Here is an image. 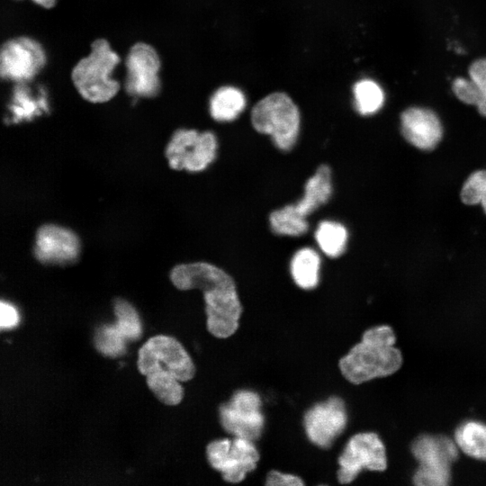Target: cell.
Segmentation results:
<instances>
[{
	"label": "cell",
	"mask_w": 486,
	"mask_h": 486,
	"mask_svg": "<svg viewBox=\"0 0 486 486\" xmlns=\"http://www.w3.org/2000/svg\"><path fill=\"white\" fill-rule=\"evenodd\" d=\"M47 61L42 46L29 37L5 41L0 52V74L3 79L16 83L32 81Z\"/></svg>",
	"instance_id": "cell-11"
},
{
	"label": "cell",
	"mask_w": 486,
	"mask_h": 486,
	"mask_svg": "<svg viewBox=\"0 0 486 486\" xmlns=\"http://www.w3.org/2000/svg\"><path fill=\"white\" fill-rule=\"evenodd\" d=\"M117 328L126 340L135 341L142 335V324L135 308L123 299L114 301Z\"/></svg>",
	"instance_id": "cell-25"
},
{
	"label": "cell",
	"mask_w": 486,
	"mask_h": 486,
	"mask_svg": "<svg viewBox=\"0 0 486 486\" xmlns=\"http://www.w3.org/2000/svg\"><path fill=\"white\" fill-rule=\"evenodd\" d=\"M395 343L396 336L390 326L368 328L362 340L340 358L342 375L351 383L360 384L394 374L402 364V355Z\"/></svg>",
	"instance_id": "cell-2"
},
{
	"label": "cell",
	"mask_w": 486,
	"mask_h": 486,
	"mask_svg": "<svg viewBox=\"0 0 486 486\" xmlns=\"http://www.w3.org/2000/svg\"><path fill=\"white\" fill-rule=\"evenodd\" d=\"M454 440L445 435L421 434L410 445L418 466L412 476L418 486H446L451 481V466L459 456Z\"/></svg>",
	"instance_id": "cell-4"
},
{
	"label": "cell",
	"mask_w": 486,
	"mask_h": 486,
	"mask_svg": "<svg viewBox=\"0 0 486 486\" xmlns=\"http://www.w3.org/2000/svg\"><path fill=\"white\" fill-rule=\"evenodd\" d=\"M79 250V239L70 230L46 224L37 231L34 255L42 264H71L78 257Z\"/></svg>",
	"instance_id": "cell-14"
},
{
	"label": "cell",
	"mask_w": 486,
	"mask_h": 486,
	"mask_svg": "<svg viewBox=\"0 0 486 486\" xmlns=\"http://www.w3.org/2000/svg\"><path fill=\"white\" fill-rule=\"evenodd\" d=\"M315 238L323 253L328 256H339L346 249L347 230L337 221L323 220L317 228Z\"/></svg>",
	"instance_id": "cell-22"
},
{
	"label": "cell",
	"mask_w": 486,
	"mask_h": 486,
	"mask_svg": "<svg viewBox=\"0 0 486 486\" xmlns=\"http://www.w3.org/2000/svg\"><path fill=\"white\" fill-rule=\"evenodd\" d=\"M469 78L477 86L481 100L477 105L479 112L486 116V58L472 62L469 68Z\"/></svg>",
	"instance_id": "cell-28"
},
{
	"label": "cell",
	"mask_w": 486,
	"mask_h": 486,
	"mask_svg": "<svg viewBox=\"0 0 486 486\" xmlns=\"http://www.w3.org/2000/svg\"><path fill=\"white\" fill-rule=\"evenodd\" d=\"M126 338L116 325H104L95 333L94 346L104 356L117 357L125 353Z\"/></svg>",
	"instance_id": "cell-26"
},
{
	"label": "cell",
	"mask_w": 486,
	"mask_h": 486,
	"mask_svg": "<svg viewBox=\"0 0 486 486\" xmlns=\"http://www.w3.org/2000/svg\"><path fill=\"white\" fill-rule=\"evenodd\" d=\"M338 481L352 482L363 469L382 472L387 467L385 446L374 432L354 435L338 457Z\"/></svg>",
	"instance_id": "cell-10"
},
{
	"label": "cell",
	"mask_w": 486,
	"mask_h": 486,
	"mask_svg": "<svg viewBox=\"0 0 486 486\" xmlns=\"http://www.w3.org/2000/svg\"><path fill=\"white\" fill-rule=\"evenodd\" d=\"M251 122L256 131L270 135L276 148L289 151L299 134L300 112L286 94L273 93L253 107Z\"/></svg>",
	"instance_id": "cell-5"
},
{
	"label": "cell",
	"mask_w": 486,
	"mask_h": 486,
	"mask_svg": "<svg viewBox=\"0 0 486 486\" xmlns=\"http://www.w3.org/2000/svg\"><path fill=\"white\" fill-rule=\"evenodd\" d=\"M206 455L210 465L221 473L224 481L231 483L243 481L259 461V453L253 441L238 436L209 443Z\"/></svg>",
	"instance_id": "cell-7"
},
{
	"label": "cell",
	"mask_w": 486,
	"mask_h": 486,
	"mask_svg": "<svg viewBox=\"0 0 486 486\" xmlns=\"http://www.w3.org/2000/svg\"><path fill=\"white\" fill-rule=\"evenodd\" d=\"M35 4L44 7L51 8L55 5L56 0H32Z\"/></svg>",
	"instance_id": "cell-32"
},
{
	"label": "cell",
	"mask_w": 486,
	"mask_h": 486,
	"mask_svg": "<svg viewBox=\"0 0 486 486\" xmlns=\"http://www.w3.org/2000/svg\"><path fill=\"white\" fill-rule=\"evenodd\" d=\"M403 137L413 146L423 150L433 149L440 141L443 129L439 118L431 110L410 107L400 116Z\"/></svg>",
	"instance_id": "cell-15"
},
{
	"label": "cell",
	"mask_w": 486,
	"mask_h": 486,
	"mask_svg": "<svg viewBox=\"0 0 486 486\" xmlns=\"http://www.w3.org/2000/svg\"><path fill=\"white\" fill-rule=\"evenodd\" d=\"M346 423V404L338 396L316 403L303 417V427L309 440L321 448H329L345 430Z\"/></svg>",
	"instance_id": "cell-12"
},
{
	"label": "cell",
	"mask_w": 486,
	"mask_h": 486,
	"mask_svg": "<svg viewBox=\"0 0 486 486\" xmlns=\"http://www.w3.org/2000/svg\"><path fill=\"white\" fill-rule=\"evenodd\" d=\"M170 280L179 290L199 289L203 293L207 329L218 338L233 335L242 313L233 278L220 267L196 262L175 266Z\"/></svg>",
	"instance_id": "cell-1"
},
{
	"label": "cell",
	"mask_w": 486,
	"mask_h": 486,
	"mask_svg": "<svg viewBox=\"0 0 486 486\" xmlns=\"http://www.w3.org/2000/svg\"><path fill=\"white\" fill-rule=\"evenodd\" d=\"M269 222L271 230L278 235L296 237L305 234L309 230L307 220L298 217L289 204L271 212Z\"/></svg>",
	"instance_id": "cell-24"
},
{
	"label": "cell",
	"mask_w": 486,
	"mask_h": 486,
	"mask_svg": "<svg viewBox=\"0 0 486 486\" xmlns=\"http://www.w3.org/2000/svg\"><path fill=\"white\" fill-rule=\"evenodd\" d=\"M261 407L257 392L238 390L227 403L220 406V422L227 433L254 442L259 439L265 427Z\"/></svg>",
	"instance_id": "cell-9"
},
{
	"label": "cell",
	"mask_w": 486,
	"mask_h": 486,
	"mask_svg": "<svg viewBox=\"0 0 486 486\" xmlns=\"http://www.w3.org/2000/svg\"><path fill=\"white\" fill-rule=\"evenodd\" d=\"M120 61L106 40H94L90 54L80 59L72 70V81L80 95L94 104L111 100L120 89L119 82L112 78Z\"/></svg>",
	"instance_id": "cell-3"
},
{
	"label": "cell",
	"mask_w": 486,
	"mask_h": 486,
	"mask_svg": "<svg viewBox=\"0 0 486 486\" xmlns=\"http://www.w3.org/2000/svg\"><path fill=\"white\" fill-rule=\"evenodd\" d=\"M137 366L146 375L152 370L169 373L180 382L195 374L194 364L182 344L173 337L158 335L148 338L139 349Z\"/></svg>",
	"instance_id": "cell-6"
},
{
	"label": "cell",
	"mask_w": 486,
	"mask_h": 486,
	"mask_svg": "<svg viewBox=\"0 0 486 486\" xmlns=\"http://www.w3.org/2000/svg\"><path fill=\"white\" fill-rule=\"evenodd\" d=\"M454 440L466 455L486 461V424L475 420L464 421L454 430Z\"/></svg>",
	"instance_id": "cell-18"
},
{
	"label": "cell",
	"mask_w": 486,
	"mask_h": 486,
	"mask_svg": "<svg viewBox=\"0 0 486 486\" xmlns=\"http://www.w3.org/2000/svg\"><path fill=\"white\" fill-rule=\"evenodd\" d=\"M217 140L211 131L177 130L166 146V157L171 168L199 172L215 158Z\"/></svg>",
	"instance_id": "cell-8"
},
{
	"label": "cell",
	"mask_w": 486,
	"mask_h": 486,
	"mask_svg": "<svg viewBox=\"0 0 486 486\" xmlns=\"http://www.w3.org/2000/svg\"><path fill=\"white\" fill-rule=\"evenodd\" d=\"M126 92L135 97H155L160 90V60L153 47L144 42L134 44L126 58Z\"/></svg>",
	"instance_id": "cell-13"
},
{
	"label": "cell",
	"mask_w": 486,
	"mask_h": 486,
	"mask_svg": "<svg viewBox=\"0 0 486 486\" xmlns=\"http://www.w3.org/2000/svg\"><path fill=\"white\" fill-rule=\"evenodd\" d=\"M266 485L268 486H302L304 485L303 481L293 474L283 473L273 470L266 475Z\"/></svg>",
	"instance_id": "cell-30"
},
{
	"label": "cell",
	"mask_w": 486,
	"mask_h": 486,
	"mask_svg": "<svg viewBox=\"0 0 486 486\" xmlns=\"http://www.w3.org/2000/svg\"><path fill=\"white\" fill-rule=\"evenodd\" d=\"M453 91L458 99L467 104L477 106L480 103V92L470 78L457 77L453 82Z\"/></svg>",
	"instance_id": "cell-29"
},
{
	"label": "cell",
	"mask_w": 486,
	"mask_h": 486,
	"mask_svg": "<svg viewBox=\"0 0 486 486\" xmlns=\"http://www.w3.org/2000/svg\"><path fill=\"white\" fill-rule=\"evenodd\" d=\"M465 204L480 203L486 213V170L472 173L465 181L461 191Z\"/></svg>",
	"instance_id": "cell-27"
},
{
	"label": "cell",
	"mask_w": 486,
	"mask_h": 486,
	"mask_svg": "<svg viewBox=\"0 0 486 486\" xmlns=\"http://www.w3.org/2000/svg\"><path fill=\"white\" fill-rule=\"evenodd\" d=\"M145 376L148 389L160 402L175 406L182 401L184 388L172 374L162 370H152Z\"/></svg>",
	"instance_id": "cell-21"
},
{
	"label": "cell",
	"mask_w": 486,
	"mask_h": 486,
	"mask_svg": "<svg viewBox=\"0 0 486 486\" xmlns=\"http://www.w3.org/2000/svg\"><path fill=\"white\" fill-rule=\"evenodd\" d=\"M331 194V170L328 166L320 165L306 182L302 198L296 203L289 205L298 217L306 220L307 216L328 202Z\"/></svg>",
	"instance_id": "cell-17"
},
{
	"label": "cell",
	"mask_w": 486,
	"mask_h": 486,
	"mask_svg": "<svg viewBox=\"0 0 486 486\" xmlns=\"http://www.w3.org/2000/svg\"><path fill=\"white\" fill-rule=\"evenodd\" d=\"M355 106L362 115H370L378 112L384 102V94L381 86L371 79L358 81L353 88Z\"/></svg>",
	"instance_id": "cell-23"
},
{
	"label": "cell",
	"mask_w": 486,
	"mask_h": 486,
	"mask_svg": "<svg viewBox=\"0 0 486 486\" xmlns=\"http://www.w3.org/2000/svg\"><path fill=\"white\" fill-rule=\"evenodd\" d=\"M29 83V82H28ZM28 83H16L8 105L10 116L6 123L31 121L49 112V104L44 89L33 93Z\"/></svg>",
	"instance_id": "cell-16"
},
{
	"label": "cell",
	"mask_w": 486,
	"mask_h": 486,
	"mask_svg": "<svg viewBox=\"0 0 486 486\" xmlns=\"http://www.w3.org/2000/svg\"><path fill=\"white\" fill-rule=\"evenodd\" d=\"M246 106L243 93L232 86L219 88L210 100V112L218 122H230L236 119Z\"/></svg>",
	"instance_id": "cell-20"
},
{
	"label": "cell",
	"mask_w": 486,
	"mask_h": 486,
	"mask_svg": "<svg viewBox=\"0 0 486 486\" xmlns=\"http://www.w3.org/2000/svg\"><path fill=\"white\" fill-rule=\"evenodd\" d=\"M0 327L2 329L14 328L19 322V314L14 306L4 301L0 303Z\"/></svg>",
	"instance_id": "cell-31"
},
{
	"label": "cell",
	"mask_w": 486,
	"mask_h": 486,
	"mask_svg": "<svg viewBox=\"0 0 486 486\" xmlns=\"http://www.w3.org/2000/svg\"><path fill=\"white\" fill-rule=\"evenodd\" d=\"M320 258L310 248L299 249L292 256L290 271L295 284L305 290L315 288L319 283Z\"/></svg>",
	"instance_id": "cell-19"
}]
</instances>
